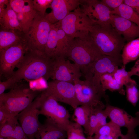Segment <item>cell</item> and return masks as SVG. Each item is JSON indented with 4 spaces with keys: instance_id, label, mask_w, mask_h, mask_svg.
<instances>
[{
    "instance_id": "9a60e30c",
    "label": "cell",
    "mask_w": 139,
    "mask_h": 139,
    "mask_svg": "<svg viewBox=\"0 0 139 139\" xmlns=\"http://www.w3.org/2000/svg\"><path fill=\"white\" fill-rule=\"evenodd\" d=\"M65 58L60 57L53 59V66L50 78L53 80L64 81L73 84L82 76L79 67L72 63Z\"/></svg>"
},
{
    "instance_id": "1f68e13d",
    "label": "cell",
    "mask_w": 139,
    "mask_h": 139,
    "mask_svg": "<svg viewBox=\"0 0 139 139\" xmlns=\"http://www.w3.org/2000/svg\"><path fill=\"white\" fill-rule=\"evenodd\" d=\"M66 132L67 139H87L84 136L82 127L75 122L70 121Z\"/></svg>"
},
{
    "instance_id": "2e32d148",
    "label": "cell",
    "mask_w": 139,
    "mask_h": 139,
    "mask_svg": "<svg viewBox=\"0 0 139 139\" xmlns=\"http://www.w3.org/2000/svg\"><path fill=\"white\" fill-rule=\"evenodd\" d=\"M80 5L79 0H53L50 7L51 12L44 17L51 24L55 23L79 7Z\"/></svg>"
},
{
    "instance_id": "484cf974",
    "label": "cell",
    "mask_w": 139,
    "mask_h": 139,
    "mask_svg": "<svg viewBox=\"0 0 139 139\" xmlns=\"http://www.w3.org/2000/svg\"><path fill=\"white\" fill-rule=\"evenodd\" d=\"M100 82L103 90L105 92L109 90L112 92L117 91L123 95L125 94V90L123 86L117 82L112 74H106L103 75L100 77Z\"/></svg>"
},
{
    "instance_id": "8fae6325",
    "label": "cell",
    "mask_w": 139,
    "mask_h": 139,
    "mask_svg": "<svg viewBox=\"0 0 139 139\" xmlns=\"http://www.w3.org/2000/svg\"><path fill=\"white\" fill-rule=\"evenodd\" d=\"M39 105V95L17 115L19 122L28 139H35V135L41 124L38 119Z\"/></svg>"
},
{
    "instance_id": "8d00e7d4",
    "label": "cell",
    "mask_w": 139,
    "mask_h": 139,
    "mask_svg": "<svg viewBox=\"0 0 139 139\" xmlns=\"http://www.w3.org/2000/svg\"><path fill=\"white\" fill-rule=\"evenodd\" d=\"M101 2L113 11L123 3V0H101Z\"/></svg>"
},
{
    "instance_id": "d4e9b609",
    "label": "cell",
    "mask_w": 139,
    "mask_h": 139,
    "mask_svg": "<svg viewBox=\"0 0 139 139\" xmlns=\"http://www.w3.org/2000/svg\"><path fill=\"white\" fill-rule=\"evenodd\" d=\"M55 24L58 35L57 48L55 58L60 57L66 58L73 38L67 35L60 28L57 22Z\"/></svg>"
},
{
    "instance_id": "44dd1931",
    "label": "cell",
    "mask_w": 139,
    "mask_h": 139,
    "mask_svg": "<svg viewBox=\"0 0 139 139\" xmlns=\"http://www.w3.org/2000/svg\"><path fill=\"white\" fill-rule=\"evenodd\" d=\"M25 33L17 29H0V51L25 40Z\"/></svg>"
},
{
    "instance_id": "ac0fdd59",
    "label": "cell",
    "mask_w": 139,
    "mask_h": 139,
    "mask_svg": "<svg viewBox=\"0 0 139 139\" xmlns=\"http://www.w3.org/2000/svg\"><path fill=\"white\" fill-rule=\"evenodd\" d=\"M66 131L49 118L41 124L35 135V139H65Z\"/></svg>"
},
{
    "instance_id": "4dcf8cb0",
    "label": "cell",
    "mask_w": 139,
    "mask_h": 139,
    "mask_svg": "<svg viewBox=\"0 0 139 139\" xmlns=\"http://www.w3.org/2000/svg\"><path fill=\"white\" fill-rule=\"evenodd\" d=\"M135 81L126 84L125 92L127 100L131 104L135 106L139 99V91Z\"/></svg>"
},
{
    "instance_id": "f546056e",
    "label": "cell",
    "mask_w": 139,
    "mask_h": 139,
    "mask_svg": "<svg viewBox=\"0 0 139 139\" xmlns=\"http://www.w3.org/2000/svg\"><path fill=\"white\" fill-rule=\"evenodd\" d=\"M120 126L111 121L107 123L101 127L95 134L96 135H105L115 136L117 138L121 137L125 139V135L122 133Z\"/></svg>"
},
{
    "instance_id": "836d02e7",
    "label": "cell",
    "mask_w": 139,
    "mask_h": 139,
    "mask_svg": "<svg viewBox=\"0 0 139 139\" xmlns=\"http://www.w3.org/2000/svg\"><path fill=\"white\" fill-rule=\"evenodd\" d=\"M53 0H33L32 3L34 8L37 14L45 16L47 14L46 10L50 8Z\"/></svg>"
},
{
    "instance_id": "83f0119b",
    "label": "cell",
    "mask_w": 139,
    "mask_h": 139,
    "mask_svg": "<svg viewBox=\"0 0 139 139\" xmlns=\"http://www.w3.org/2000/svg\"><path fill=\"white\" fill-rule=\"evenodd\" d=\"M91 108L87 106L81 105L74 109V120L84 128L86 132L88 128Z\"/></svg>"
},
{
    "instance_id": "4fadbf2b",
    "label": "cell",
    "mask_w": 139,
    "mask_h": 139,
    "mask_svg": "<svg viewBox=\"0 0 139 139\" xmlns=\"http://www.w3.org/2000/svg\"><path fill=\"white\" fill-rule=\"evenodd\" d=\"M45 91L54 97L58 102L70 105L74 109L79 105L73 84L56 80L48 83Z\"/></svg>"
},
{
    "instance_id": "e0dca14e",
    "label": "cell",
    "mask_w": 139,
    "mask_h": 139,
    "mask_svg": "<svg viewBox=\"0 0 139 139\" xmlns=\"http://www.w3.org/2000/svg\"><path fill=\"white\" fill-rule=\"evenodd\" d=\"M110 24L127 42L139 37V26L126 19L112 14Z\"/></svg>"
},
{
    "instance_id": "4316f807",
    "label": "cell",
    "mask_w": 139,
    "mask_h": 139,
    "mask_svg": "<svg viewBox=\"0 0 139 139\" xmlns=\"http://www.w3.org/2000/svg\"><path fill=\"white\" fill-rule=\"evenodd\" d=\"M58 35L55 23L51 24V29L46 46L45 53L48 57L53 59L56 56Z\"/></svg>"
},
{
    "instance_id": "b9f144b4",
    "label": "cell",
    "mask_w": 139,
    "mask_h": 139,
    "mask_svg": "<svg viewBox=\"0 0 139 139\" xmlns=\"http://www.w3.org/2000/svg\"><path fill=\"white\" fill-rule=\"evenodd\" d=\"M87 139H95L93 136H88L87 137Z\"/></svg>"
},
{
    "instance_id": "8992f818",
    "label": "cell",
    "mask_w": 139,
    "mask_h": 139,
    "mask_svg": "<svg viewBox=\"0 0 139 139\" xmlns=\"http://www.w3.org/2000/svg\"><path fill=\"white\" fill-rule=\"evenodd\" d=\"M52 24L45 17L38 14L25 33L29 50L45 53Z\"/></svg>"
},
{
    "instance_id": "7c38bea8",
    "label": "cell",
    "mask_w": 139,
    "mask_h": 139,
    "mask_svg": "<svg viewBox=\"0 0 139 139\" xmlns=\"http://www.w3.org/2000/svg\"><path fill=\"white\" fill-rule=\"evenodd\" d=\"M104 109L111 121L120 127L127 128L125 139H132L135 134L134 129L139 125V112L136 113V116L133 117L123 109L108 103Z\"/></svg>"
},
{
    "instance_id": "5b68a950",
    "label": "cell",
    "mask_w": 139,
    "mask_h": 139,
    "mask_svg": "<svg viewBox=\"0 0 139 139\" xmlns=\"http://www.w3.org/2000/svg\"><path fill=\"white\" fill-rule=\"evenodd\" d=\"M73 84L79 105L87 106L92 108L105 106L101 100L102 98L106 102L108 101V97L101 85H95L87 79L82 81L80 79L75 81Z\"/></svg>"
},
{
    "instance_id": "30bf717a",
    "label": "cell",
    "mask_w": 139,
    "mask_h": 139,
    "mask_svg": "<svg viewBox=\"0 0 139 139\" xmlns=\"http://www.w3.org/2000/svg\"><path fill=\"white\" fill-rule=\"evenodd\" d=\"M123 65L121 59L102 55L89 65L83 73L85 79L96 85H101V76L106 74H112Z\"/></svg>"
},
{
    "instance_id": "74e56055",
    "label": "cell",
    "mask_w": 139,
    "mask_h": 139,
    "mask_svg": "<svg viewBox=\"0 0 139 139\" xmlns=\"http://www.w3.org/2000/svg\"><path fill=\"white\" fill-rule=\"evenodd\" d=\"M15 85L10 78L5 81H0V95L4 93L6 90L10 88L11 89Z\"/></svg>"
},
{
    "instance_id": "7a4b0ae2",
    "label": "cell",
    "mask_w": 139,
    "mask_h": 139,
    "mask_svg": "<svg viewBox=\"0 0 139 139\" xmlns=\"http://www.w3.org/2000/svg\"><path fill=\"white\" fill-rule=\"evenodd\" d=\"M89 33L102 54L121 59L125 41L111 24H94Z\"/></svg>"
},
{
    "instance_id": "52a82bcc",
    "label": "cell",
    "mask_w": 139,
    "mask_h": 139,
    "mask_svg": "<svg viewBox=\"0 0 139 139\" xmlns=\"http://www.w3.org/2000/svg\"><path fill=\"white\" fill-rule=\"evenodd\" d=\"M39 96L40 114L50 119L66 131L70 121L68 111L54 97L45 91Z\"/></svg>"
},
{
    "instance_id": "6da1fadb",
    "label": "cell",
    "mask_w": 139,
    "mask_h": 139,
    "mask_svg": "<svg viewBox=\"0 0 139 139\" xmlns=\"http://www.w3.org/2000/svg\"><path fill=\"white\" fill-rule=\"evenodd\" d=\"M53 66V59L45 53L28 49L17 66V70L9 78L15 84L23 79L28 81L44 78L47 80L50 78Z\"/></svg>"
},
{
    "instance_id": "7402d4cb",
    "label": "cell",
    "mask_w": 139,
    "mask_h": 139,
    "mask_svg": "<svg viewBox=\"0 0 139 139\" xmlns=\"http://www.w3.org/2000/svg\"><path fill=\"white\" fill-rule=\"evenodd\" d=\"M33 7L32 0H27L21 12L17 14L22 31L25 33L38 14Z\"/></svg>"
},
{
    "instance_id": "cb8c5ba5",
    "label": "cell",
    "mask_w": 139,
    "mask_h": 139,
    "mask_svg": "<svg viewBox=\"0 0 139 139\" xmlns=\"http://www.w3.org/2000/svg\"><path fill=\"white\" fill-rule=\"evenodd\" d=\"M139 57V37L125 44L122 50L121 67L126 68L129 62L136 60Z\"/></svg>"
},
{
    "instance_id": "d590c367",
    "label": "cell",
    "mask_w": 139,
    "mask_h": 139,
    "mask_svg": "<svg viewBox=\"0 0 139 139\" xmlns=\"http://www.w3.org/2000/svg\"><path fill=\"white\" fill-rule=\"evenodd\" d=\"M27 0H10L9 4L12 9L17 13L22 11Z\"/></svg>"
},
{
    "instance_id": "277c9868",
    "label": "cell",
    "mask_w": 139,
    "mask_h": 139,
    "mask_svg": "<svg viewBox=\"0 0 139 139\" xmlns=\"http://www.w3.org/2000/svg\"><path fill=\"white\" fill-rule=\"evenodd\" d=\"M102 55L89 33L84 37L73 39L66 57L77 65L83 73Z\"/></svg>"
},
{
    "instance_id": "9c48e42d",
    "label": "cell",
    "mask_w": 139,
    "mask_h": 139,
    "mask_svg": "<svg viewBox=\"0 0 139 139\" xmlns=\"http://www.w3.org/2000/svg\"><path fill=\"white\" fill-rule=\"evenodd\" d=\"M28 49L25 40L0 51V76L10 77Z\"/></svg>"
},
{
    "instance_id": "5bb4252c",
    "label": "cell",
    "mask_w": 139,
    "mask_h": 139,
    "mask_svg": "<svg viewBox=\"0 0 139 139\" xmlns=\"http://www.w3.org/2000/svg\"><path fill=\"white\" fill-rule=\"evenodd\" d=\"M80 10L94 23L100 25L110 24L112 14L110 9L100 1L80 0Z\"/></svg>"
},
{
    "instance_id": "d6a6232c",
    "label": "cell",
    "mask_w": 139,
    "mask_h": 139,
    "mask_svg": "<svg viewBox=\"0 0 139 139\" xmlns=\"http://www.w3.org/2000/svg\"><path fill=\"white\" fill-rule=\"evenodd\" d=\"M112 75L117 82L123 86L129 82L135 81L131 78L125 68H118Z\"/></svg>"
},
{
    "instance_id": "ffe728a7",
    "label": "cell",
    "mask_w": 139,
    "mask_h": 139,
    "mask_svg": "<svg viewBox=\"0 0 139 139\" xmlns=\"http://www.w3.org/2000/svg\"><path fill=\"white\" fill-rule=\"evenodd\" d=\"M105 107L99 106L91 108L88 127L86 132L88 136H93L101 126L106 123L108 117Z\"/></svg>"
},
{
    "instance_id": "60d3db41",
    "label": "cell",
    "mask_w": 139,
    "mask_h": 139,
    "mask_svg": "<svg viewBox=\"0 0 139 139\" xmlns=\"http://www.w3.org/2000/svg\"><path fill=\"white\" fill-rule=\"evenodd\" d=\"M9 4V0H0V6H7Z\"/></svg>"
},
{
    "instance_id": "ab89813d",
    "label": "cell",
    "mask_w": 139,
    "mask_h": 139,
    "mask_svg": "<svg viewBox=\"0 0 139 139\" xmlns=\"http://www.w3.org/2000/svg\"><path fill=\"white\" fill-rule=\"evenodd\" d=\"M128 72L130 77L133 75H136L139 77V59L136 62L134 66Z\"/></svg>"
},
{
    "instance_id": "7bdbcfd3",
    "label": "cell",
    "mask_w": 139,
    "mask_h": 139,
    "mask_svg": "<svg viewBox=\"0 0 139 139\" xmlns=\"http://www.w3.org/2000/svg\"><path fill=\"white\" fill-rule=\"evenodd\" d=\"M132 139H138L137 137H136V136L135 134Z\"/></svg>"
},
{
    "instance_id": "f35d334b",
    "label": "cell",
    "mask_w": 139,
    "mask_h": 139,
    "mask_svg": "<svg viewBox=\"0 0 139 139\" xmlns=\"http://www.w3.org/2000/svg\"><path fill=\"white\" fill-rule=\"evenodd\" d=\"M123 3L130 6L139 14V0H124Z\"/></svg>"
},
{
    "instance_id": "f1b7e54d",
    "label": "cell",
    "mask_w": 139,
    "mask_h": 139,
    "mask_svg": "<svg viewBox=\"0 0 139 139\" xmlns=\"http://www.w3.org/2000/svg\"><path fill=\"white\" fill-rule=\"evenodd\" d=\"M112 13L126 19L139 26V14L124 3L112 11Z\"/></svg>"
},
{
    "instance_id": "d6986e66",
    "label": "cell",
    "mask_w": 139,
    "mask_h": 139,
    "mask_svg": "<svg viewBox=\"0 0 139 139\" xmlns=\"http://www.w3.org/2000/svg\"><path fill=\"white\" fill-rule=\"evenodd\" d=\"M0 137L6 139H28L19 122L17 116L0 125Z\"/></svg>"
},
{
    "instance_id": "e575fe53",
    "label": "cell",
    "mask_w": 139,
    "mask_h": 139,
    "mask_svg": "<svg viewBox=\"0 0 139 139\" xmlns=\"http://www.w3.org/2000/svg\"><path fill=\"white\" fill-rule=\"evenodd\" d=\"M47 80L44 78L38 79L28 80L29 82V87L32 90L36 91H43L48 87Z\"/></svg>"
},
{
    "instance_id": "603a6c76",
    "label": "cell",
    "mask_w": 139,
    "mask_h": 139,
    "mask_svg": "<svg viewBox=\"0 0 139 139\" xmlns=\"http://www.w3.org/2000/svg\"><path fill=\"white\" fill-rule=\"evenodd\" d=\"M0 24L1 29H15L22 31L17 14L11 8L10 4L7 5L3 13L0 15Z\"/></svg>"
},
{
    "instance_id": "ee69618b",
    "label": "cell",
    "mask_w": 139,
    "mask_h": 139,
    "mask_svg": "<svg viewBox=\"0 0 139 139\" xmlns=\"http://www.w3.org/2000/svg\"><path fill=\"white\" fill-rule=\"evenodd\" d=\"M0 139H6L2 137H0Z\"/></svg>"
},
{
    "instance_id": "f6af8a7d",
    "label": "cell",
    "mask_w": 139,
    "mask_h": 139,
    "mask_svg": "<svg viewBox=\"0 0 139 139\" xmlns=\"http://www.w3.org/2000/svg\"><path fill=\"white\" fill-rule=\"evenodd\" d=\"M119 139V138H117V139Z\"/></svg>"
},
{
    "instance_id": "3957f363",
    "label": "cell",
    "mask_w": 139,
    "mask_h": 139,
    "mask_svg": "<svg viewBox=\"0 0 139 139\" xmlns=\"http://www.w3.org/2000/svg\"><path fill=\"white\" fill-rule=\"evenodd\" d=\"M17 84L8 92L0 95V108L11 118L17 116L28 107L39 92L32 90L26 85Z\"/></svg>"
},
{
    "instance_id": "ba28073f",
    "label": "cell",
    "mask_w": 139,
    "mask_h": 139,
    "mask_svg": "<svg viewBox=\"0 0 139 139\" xmlns=\"http://www.w3.org/2000/svg\"><path fill=\"white\" fill-rule=\"evenodd\" d=\"M57 22L64 32L73 38L88 35L91 28L94 24L81 10L80 7Z\"/></svg>"
}]
</instances>
